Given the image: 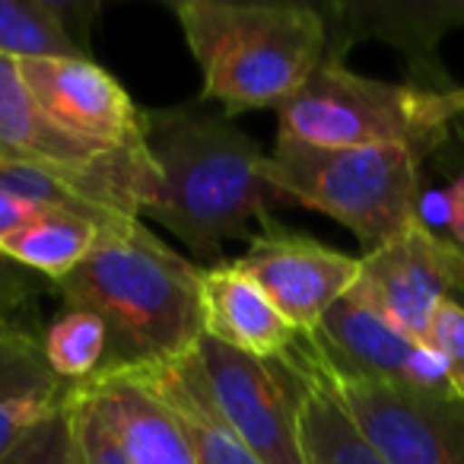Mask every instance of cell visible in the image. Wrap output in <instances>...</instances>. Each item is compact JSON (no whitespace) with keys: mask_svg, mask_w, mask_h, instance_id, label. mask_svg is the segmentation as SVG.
I'll return each instance as SVG.
<instances>
[{"mask_svg":"<svg viewBox=\"0 0 464 464\" xmlns=\"http://www.w3.org/2000/svg\"><path fill=\"white\" fill-rule=\"evenodd\" d=\"M0 153L14 156V160L39 162V166L90 172V169L105 166L118 150L102 153V150H92L64 134L39 109L29 86L23 83L20 61L0 58Z\"/></svg>","mask_w":464,"mask_h":464,"instance_id":"2e32d148","label":"cell"},{"mask_svg":"<svg viewBox=\"0 0 464 464\" xmlns=\"http://www.w3.org/2000/svg\"><path fill=\"white\" fill-rule=\"evenodd\" d=\"M109 219L80 217L67 210H42L29 223L0 239V258L45 274L52 284L64 280L86 261Z\"/></svg>","mask_w":464,"mask_h":464,"instance_id":"d6986e66","label":"cell"},{"mask_svg":"<svg viewBox=\"0 0 464 464\" xmlns=\"http://www.w3.org/2000/svg\"><path fill=\"white\" fill-rule=\"evenodd\" d=\"M134 372L172 407L198 464H261L255 451L229 430V423L210 404L194 350L172 362L134 369Z\"/></svg>","mask_w":464,"mask_h":464,"instance_id":"e0dca14e","label":"cell"},{"mask_svg":"<svg viewBox=\"0 0 464 464\" xmlns=\"http://www.w3.org/2000/svg\"><path fill=\"white\" fill-rule=\"evenodd\" d=\"M265 175L293 200L347 226L369 248L420 217V156L407 147H309L277 137Z\"/></svg>","mask_w":464,"mask_h":464,"instance_id":"277c9868","label":"cell"},{"mask_svg":"<svg viewBox=\"0 0 464 464\" xmlns=\"http://www.w3.org/2000/svg\"><path fill=\"white\" fill-rule=\"evenodd\" d=\"M54 290L67 309L90 312L105 324L96 375L162 366L191 353L204 337L200 267L156 239L137 217L109 219L83 265Z\"/></svg>","mask_w":464,"mask_h":464,"instance_id":"6da1fadb","label":"cell"},{"mask_svg":"<svg viewBox=\"0 0 464 464\" xmlns=\"http://www.w3.org/2000/svg\"><path fill=\"white\" fill-rule=\"evenodd\" d=\"M277 360L293 388L299 449L305 464H385V458L372 449V442L362 436L353 417L328 388L324 375L318 372L303 334Z\"/></svg>","mask_w":464,"mask_h":464,"instance_id":"5bb4252c","label":"cell"},{"mask_svg":"<svg viewBox=\"0 0 464 464\" xmlns=\"http://www.w3.org/2000/svg\"><path fill=\"white\" fill-rule=\"evenodd\" d=\"M439 102H442V111L449 121H458L464 115V86H451V90L439 92Z\"/></svg>","mask_w":464,"mask_h":464,"instance_id":"484cf974","label":"cell"},{"mask_svg":"<svg viewBox=\"0 0 464 464\" xmlns=\"http://www.w3.org/2000/svg\"><path fill=\"white\" fill-rule=\"evenodd\" d=\"M42 353H45V362L61 382L80 385L102 369L105 324L90 312L67 309L42 334Z\"/></svg>","mask_w":464,"mask_h":464,"instance_id":"44dd1931","label":"cell"},{"mask_svg":"<svg viewBox=\"0 0 464 464\" xmlns=\"http://www.w3.org/2000/svg\"><path fill=\"white\" fill-rule=\"evenodd\" d=\"M204 337L255 360H277L296 343L299 331L274 309L267 293L236 261L200 267Z\"/></svg>","mask_w":464,"mask_h":464,"instance_id":"7c38bea8","label":"cell"},{"mask_svg":"<svg viewBox=\"0 0 464 464\" xmlns=\"http://www.w3.org/2000/svg\"><path fill=\"white\" fill-rule=\"evenodd\" d=\"M236 265L267 293L274 309L299 334H312L331 305L360 280V258L277 226L255 236Z\"/></svg>","mask_w":464,"mask_h":464,"instance_id":"30bf717a","label":"cell"},{"mask_svg":"<svg viewBox=\"0 0 464 464\" xmlns=\"http://www.w3.org/2000/svg\"><path fill=\"white\" fill-rule=\"evenodd\" d=\"M343 14L353 16V33H372L379 39H388L394 48L411 54V61L426 73V90L445 92L455 83H449L442 67L432 58V48L449 33L458 20L464 23V4H356L343 7Z\"/></svg>","mask_w":464,"mask_h":464,"instance_id":"ac0fdd59","label":"cell"},{"mask_svg":"<svg viewBox=\"0 0 464 464\" xmlns=\"http://www.w3.org/2000/svg\"><path fill=\"white\" fill-rule=\"evenodd\" d=\"M207 398L261 464H305L296 404L280 360H255L210 337L194 343Z\"/></svg>","mask_w":464,"mask_h":464,"instance_id":"ba28073f","label":"cell"},{"mask_svg":"<svg viewBox=\"0 0 464 464\" xmlns=\"http://www.w3.org/2000/svg\"><path fill=\"white\" fill-rule=\"evenodd\" d=\"M20 73L39 109L73 140L102 153L143 140V111L90 58L20 61Z\"/></svg>","mask_w":464,"mask_h":464,"instance_id":"8fae6325","label":"cell"},{"mask_svg":"<svg viewBox=\"0 0 464 464\" xmlns=\"http://www.w3.org/2000/svg\"><path fill=\"white\" fill-rule=\"evenodd\" d=\"M280 134L309 147H407L423 160L451 137L436 90L385 83L324 54L303 90L277 109Z\"/></svg>","mask_w":464,"mask_h":464,"instance_id":"5b68a950","label":"cell"},{"mask_svg":"<svg viewBox=\"0 0 464 464\" xmlns=\"http://www.w3.org/2000/svg\"><path fill=\"white\" fill-rule=\"evenodd\" d=\"M0 464H80L73 432H71V417H67V401L52 417L35 423L7 451V458Z\"/></svg>","mask_w":464,"mask_h":464,"instance_id":"603a6c76","label":"cell"},{"mask_svg":"<svg viewBox=\"0 0 464 464\" xmlns=\"http://www.w3.org/2000/svg\"><path fill=\"white\" fill-rule=\"evenodd\" d=\"M80 7L54 0H0V58H86L71 35Z\"/></svg>","mask_w":464,"mask_h":464,"instance_id":"ffe728a7","label":"cell"},{"mask_svg":"<svg viewBox=\"0 0 464 464\" xmlns=\"http://www.w3.org/2000/svg\"><path fill=\"white\" fill-rule=\"evenodd\" d=\"M71 385L52 372L42 337L0 318V461L7 451L67 401Z\"/></svg>","mask_w":464,"mask_h":464,"instance_id":"9a60e30c","label":"cell"},{"mask_svg":"<svg viewBox=\"0 0 464 464\" xmlns=\"http://www.w3.org/2000/svg\"><path fill=\"white\" fill-rule=\"evenodd\" d=\"M353 290L404 334L430 343L436 312L464 293V248L417 217L392 239L360 255Z\"/></svg>","mask_w":464,"mask_h":464,"instance_id":"52a82bcc","label":"cell"},{"mask_svg":"<svg viewBox=\"0 0 464 464\" xmlns=\"http://www.w3.org/2000/svg\"><path fill=\"white\" fill-rule=\"evenodd\" d=\"M10 290H14V277H10V271H7V261L0 258V318H7Z\"/></svg>","mask_w":464,"mask_h":464,"instance_id":"4316f807","label":"cell"},{"mask_svg":"<svg viewBox=\"0 0 464 464\" xmlns=\"http://www.w3.org/2000/svg\"><path fill=\"white\" fill-rule=\"evenodd\" d=\"M455 128H458V130H461V134H464V115H461V118H458V121H455ZM455 303H458V305H461V309H464V293H461V296L455 299Z\"/></svg>","mask_w":464,"mask_h":464,"instance_id":"83f0119b","label":"cell"},{"mask_svg":"<svg viewBox=\"0 0 464 464\" xmlns=\"http://www.w3.org/2000/svg\"><path fill=\"white\" fill-rule=\"evenodd\" d=\"M175 16L204 77V99L226 115L280 109L328 54V23L303 4L179 0Z\"/></svg>","mask_w":464,"mask_h":464,"instance_id":"3957f363","label":"cell"},{"mask_svg":"<svg viewBox=\"0 0 464 464\" xmlns=\"http://www.w3.org/2000/svg\"><path fill=\"white\" fill-rule=\"evenodd\" d=\"M77 388L90 394L134 464H198L172 407L137 372L96 375Z\"/></svg>","mask_w":464,"mask_h":464,"instance_id":"4fadbf2b","label":"cell"},{"mask_svg":"<svg viewBox=\"0 0 464 464\" xmlns=\"http://www.w3.org/2000/svg\"><path fill=\"white\" fill-rule=\"evenodd\" d=\"M312 337L331 360L356 375H366L407 394L455 398L436 350L404 334L356 290L331 305Z\"/></svg>","mask_w":464,"mask_h":464,"instance_id":"9c48e42d","label":"cell"},{"mask_svg":"<svg viewBox=\"0 0 464 464\" xmlns=\"http://www.w3.org/2000/svg\"><path fill=\"white\" fill-rule=\"evenodd\" d=\"M35 213H42V210H35V207L10 198L7 191H0V239H4V236H10L14 229H20L23 223H29Z\"/></svg>","mask_w":464,"mask_h":464,"instance_id":"d4e9b609","label":"cell"},{"mask_svg":"<svg viewBox=\"0 0 464 464\" xmlns=\"http://www.w3.org/2000/svg\"><path fill=\"white\" fill-rule=\"evenodd\" d=\"M430 347L439 353L451 392L464 404V309L458 303H445L436 312L430 328Z\"/></svg>","mask_w":464,"mask_h":464,"instance_id":"cb8c5ba5","label":"cell"},{"mask_svg":"<svg viewBox=\"0 0 464 464\" xmlns=\"http://www.w3.org/2000/svg\"><path fill=\"white\" fill-rule=\"evenodd\" d=\"M143 140L156 166L143 217L179 236L191 255H219L223 242L248 236L252 219L267 223L280 200L265 175V150L226 115L143 111Z\"/></svg>","mask_w":464,"mask_h":464,"instance_id":"7a4b0ae2","label":"cell"},{"mask_svg":"<svg viewBox=\"0 0 464 464\" xmlns=\"http://www.w3.org/2000/svg\"><path fill=\"white\" fill-rule=\"evenodd\" d=\"M318 372L385 464H464V404L388 388L334 362L303 334Z\"/></svg>","mask_w":464,"mask_h":464,"instance_id":"8992f818","label":"cell"},{"mask_svg":"<svg viewBox=\"0 0 464 464\" xmlns=\"http://www.w3.org/2000/svg\"><path fill=\"white\" fill-rule=\"evenodd\" d=\"M67 417H71L80 464H134L124 455L118 439L111 436L109 423L102 420V413L96 411V404L83 388L71 385V392H67Z\"/></svg>","mask_w":464,"mask_h":464,"instance_id":"7402d4cb","label":"cell"}]
</instances>
